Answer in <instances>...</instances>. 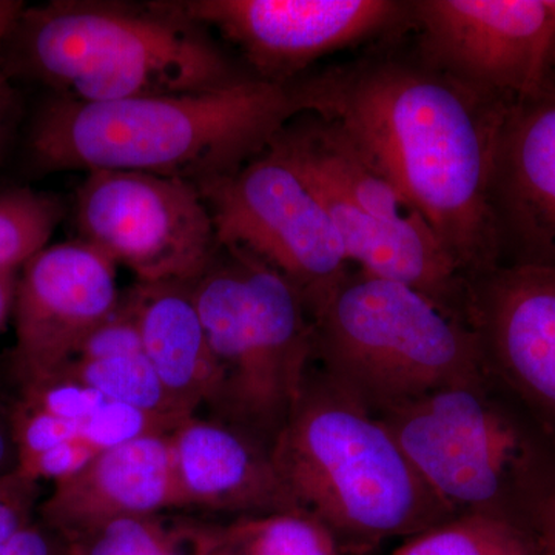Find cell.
Here are the masks:
<instances>
[{"mask_svg": "<svg viewBox=\"0 0 555 555\" xmlns=\"http://www.w3.org/2000/svg\"><path fill=\"white\" fill-rule=\"evenodd\" d=\"M401 38L306 73L292 90L299 112L334 120L352 139L473 280L502 257L491 178L511 104L449 78Z\"/></svg>", "mask_w": 555, "mask_h": 555, "instance_id": "6da1fadb", "label": "cell"}, {"mask_svg": "<svg viewBox=\"0 0 555 555\" xmlns=\"http://www.w3.org/2000/svg\"><path fill=\"white\" fill-rule=\"evenodd\" d=\"M291 82L247 79L224 89L109 102L50 94L27 147L42 171H138L199 184L235 173L299 115Z\"/></svg>", "mask_w": 555, "mask_h": 555, "instance_id": "7a4b0ae2", "label": "cell"}, {"mask_svg": "<svg viewBox=\"0 0 555 555\" xmlns=\"http://www.w3.org/2000/svg\"><path fill=\"white\" fill-rule=\"evenodd\" d=\"M0 61L11 79L35 80L78 102L201 93L255 78L170 0L25 5Z\"/></svg>", "mask_w": 555, "mask_h": 555, "instance_id": "3957f363", "label": "cell"}, {"mask_svg": "<svg viewBox=\"0 0 555 555\" xmlns=\"http://www.w3.org/2000/svg\"><path fill=\"white\" fill-rule=\"evenodd\" d=\"M270 454L294 506L326 526L343 554L454 517L389 427L323 374L306 378Z\"/></svg>", "mask_w": 555, "mask_h": 555, "instance_id": "277c9868", "label": "cell"}, {"mask_svg": "<svg viewBox=\"0 0 555 555\" xmlns=\"http://www.w3.org/2000/svg\"><path fill=\"white\" fill-rule=\"evenodd\" d=\"M312 321L321 374L377 416L489 372L465 318L418 288L358 269Z\"/></svg>", "mask_w": 555, "mask_h": 555, "instance_id": "5b68a950", "label": "cell"}, {"mask_svg": "<svg viewBox=\"0 0 555 555\" xmlns=\"http://www.w3.org/2000/svg\"><path fill=\"white\" fill-rule=\"evenodd\" d=\"M215 366L211 416L272 447L313 358V321L297 287L236 248L192 283Z\"/></svg>", "mask_w": 555, "mask_h": 555, "instance_id": "8992f818", "label": "cell"}, {"mask_svg": "<svg viewBox=\"0 0 555 555\" xmlns=\"http://www.w3.org/2000/svg\"><path fill=\"white\" fill-rule=\"evenodd\" d=\"M491 372L434 390L378 416L423 480L454 513L529 524L554 480L531 430Z\"/></svg>", "mask_w": 555, "mask_h": 555, "instance_id": "52a82bcc", "label": "cell"}, {"mask_svg": "<svg viewBox=\"0 0 555 555\" xmlns=\"http://www.w3.org/2000/svg\"><path fill=\"white\" fill-rule=\"evenodd\" d=\"M269 145L302 175L326 208L350 266L418 288L466 318L469 278L334 120L299 113Z\"/></svg>", "mask_w": 555, "mask_h": 555, "instance_id": "ba28073f", "label": "cell"}, {"mask_svg": "<svg viewBox=\"0 0 555 555\" xmlns=\"http://www.w3.org/2000/svg\"><path fill=\"white\" fill-rule=\"evenodd\" d=\"M218 244L246 251L298 288L310 315L350 272L334 222L306 179L269 147L235 173L196 184Z\"/></svg>", "mask_w": 555, "mask_h": 555, "instance_id": "9c48e42d", "label": "cell"}, {"mask_svg": "<svg viewBox=\"0 0 555 555\" xmlns=\"http://www.w3.org/2000/svg\"><path fill=\"white\" fill-rule=\"evenodd\" d=\"M76 224L138 283H193L219 250L206 203L185 179L90 171L76 190Z\"/></svg>", "mask_w": 555, "mask_h": 555, "instance_id": "30bf717a", "label": "cell"}, {"mask_svg": "<svg viewBox=\"0 0 555 555\" xmlns=\"http://www.w3.org/2000/svg\"><path fill=\"white\" fill-rule=\"evenodd\" d=\"M420 56L477 93L518 104L555 79V0H414Z\"/></svg>", "mask_w": 555, "mask_h": 555, "instance_id": "8fae6325", "label": "cell"}, {"mask_svg": "<svg viewBox=\"0 0 555 555\" xmlns=\"http://www.w3.org/2000/svg\"><path fill=\"white\" fill-rule=\"evenodd\" d=\"M171 7L235 47L255 78L287 83L318 61L411 31L393 0H177Z\"/></svg>", "mask_w": 555, "mask_h": 555, "instance_id": "7c38bea8", "label": "cell"}, {"mask_svg": "<svg viewBox=\"0 0 555 555\" xmlns=\"http://www.w3.org/2000/svg\"><path fill=\"white\" fill-rule=\"evenodd\" d=\"M118 266L82 240L49 244L28 259L14 298V366L22 385L56 374L118 308Z\"/></svg>", "mask_w": 555, "mask_h": 555, "instance_id": "4fadbf2b", "label": "cell"}, {"mask_svg": "<svg viewBox=\"0 0 555 555\" xmlns=\"http://www.w3.org/2000/svg\"><path fill=\"white\" fill-rule=\"evenodd\" d=\"M466 320L492 377L555 429V266H499L473 278Z\"/></svg>", "mask_w": 555, "mask_h": 555, "instance_id": "5bb4252c", "label": "cell"}, {"mask_svg": "<svg viewBox=\"0 0 555 555\" xmlns=\"http://www.w3.org/2000/svg\"><path fill=\"white\" fill-rule=\"evenodd\" d=\"M491 208L500 255L555 266V79L511 105L496 142Z\"/></svg>", "mask_w": 555, "mask_h": 555, "instance_id": "9a60e30c", "label": "cell"}, {"mask_svg": "<svg viewBox=\"0 0 555 555\" xmlns=\"http://www.w3.org/2000/svg\"><path fill=\"white\" fill-rule=\"evenodd\" d=\"M178 509L250 514L298 511L273 466L270 447L221 420L185 416L170 433Z\"/></svg>", "mask_w": 555, "mask_h": 555, "instance_id": "2e32d148", "label": "cell"}, {"mask_svg": "<svg viewBox=\"0 0 555 555\" xmlns=\"http://www.w3.org/2000/svg\"><path fill=\"white\" fill-rule=\"evenodd\" d=\"M178 509L170 433L105 449L78 474L53 485L40 521L67 540L118 518Z\"/></svg>", "mask_w": 555, "mask_h": 555, "instance_id": "e0dca14e", "label": "cell"}, {"mask_svg": "<svg viewBox=\"0 0 555 555\" xmlns=\"http://www.w3.org/2000/svg\"><path fill=\"white\" fill-rule=\"evenodd\" d=\"M129 295L137 312L142 352L179 414L208 406L215 366L192 283H137Z\"/></svg>", "mask_w": 555, "mask_h": 555, "instance_id": "ac0fdd59", "label": "cell"}, {"mask_svg": "<svg viewBox=\"0 0 555 555\" xmlns=\"http://www.w3.org/2000/svg\"><path fill=\"white\" fill-rule=\"evenodd\" d=\"M215 525L166 513L118 518L68 540L73 555H207Z\"/></svg>", "mask_w": 555, "mask_h": 555, "instance_id": "d6986e66", "label": "cell"}, {"mask_svg": "<svg viewBox=\"0 0 555 555\" xmlns=\"http://www.w3.org/2000/svg\"><path fill=\"white\" fill-rule=\"evenodd\" d=\"M207 555H343L334 534L302 511H273L215 525Z\"/></svg>", "mask_w": 555, "mask_h": 555, "instance_id": "ffe728a7", "label": "cell"}, {"mask_svg": "<svg viewBox=\"0 0 555 555\" xmlns=\"http://www.w3.org/2000/svg\"><path fill=\"white\" fill-rule=\"evenodd\" d=\"M392 555H539L525 526L486 513L459 514L409 537Z\"/></svg>", "mask_w": 555, "mask_h": 555, "instance_id": "44dd1931", "label": "cell"}, {"mask_svg": "<svg viewBox=\"0 0 555 555\" xmlns=\"http://www.w3.org/2000/svg\"><path fill=\"white\" fill-rule=\"evenodd\" d=\"M56 374L98 390L113 403L127 404L150 414L185 418L175 409L166 387L144 353L105 360L69 361Z\"/></svg>", "mask_w": 555, "mask_h": 555, "instance_id": "7402d4cb", "label": "cell"}, {"mask_svg": "<svg viewBox=\"0 0 555 555\" xmlns=\"http://www.w3.org/2000/svg\"><path fill=\"white\" fill-rule=\"evenodd\" d=\"M65 215L57 195L30 188L0 190V269L21 270L49 246Z\"/></svg>", "mask_w": 555, "mask_h": 555, "instance_id": "603a6c76", "label": "cell"}, {"mask_svg": "<svg viewBox=\"0 0 555 555\" xmlns=\"http://www.w3.org/2000/svg\"><path fill=\"white\" fill-rule=\"evenodd\" d=\"M184 418L150 414L127 404L105 401L89 418L83 420L80 440L96 451L120 447L137 438L153 434H169Z\"/></svg>", "mask_w": 555, "mask_h": 555, "instance_id": "cb8c5ba5", "label": "cell"}, {"mask_svg": "<svg viewBox=\"0 0 555 555\" xmlns=\"http://www.w3.org/2000/svg\"><path fill=\"white\" fill-rule=\"evenodd\" d=\"M105 401H108L107 398L98 390L76 379L54 374L22 385L20 404L68 422L82 423Z\"/></svg>", "mask_w": 555, "mask_h": 555, "instance_id": "d4e9b609", "label": "cell"}, {"mask_svg": "<svg viewBox=\"0 0 555 555\" xmlns=\"http://www.w3.org/2000/svg\"><path fill=\"white\" fill-rule=\"evenodd\" d=\"M134 353L144 352H142L137 312L127 292L120 298L115 312L87 335L78 352L69 361L105 360V358L134 356Z\"/></svg>", "mask_w": 555, "mask_h": 555, "instance_id": "484cf974", "label": "cell"}, {"mask_svg": "<svg viewBox=\"0 0 555 555\" xmlns=\"http://www.w3.org/2000/svg\"><path fill=\"white\" fill-rule=\"evenodd\" d=\"M98 454L100 451L80 438H75L43 452L24 465L16 466L14 470L31 483L50 480L54 485L78 474Z\"/></svg>", "mask_w": 555, "mask_h": 555, "instance_id": "4316f807", "label": "cell"}, {"mask_svg": "<svg viewBox=\"0 0 555 555\" xmlns=\"http://www.w3.org/2000/svg\"><path fill=\"white\" fill-rule=\"evenodd\" d=\"M0 555H73V547L64 535L39 520L0 543Z\"/></svg>", "mask_w": 555, "mask_h": 555, "instance_id": "83f0119b", "label": "cell"}, {"mask_svg": "<svg viewBox=\"0 0 555 555\" xmlns=\"http://www.w3.org/2000/svg\"><path fill=\"white\" fill-rule=\"evenodd\" d=\"M539 555H555V485L534 511L529 524Z\"/></svg>", "mask_w": 555, "mask_h": 555, "instance_id": "f1b7e54d", "label": "cell"}, {"mask_svg": "<svg viewBox=\"0 0 555 555\" xmlns=\"http://www.w3.org/2000/svg\"><path fill=\"white\" fill-rule=\"evenodd\" d=\"M13 82L14 80L7 75L0 61V153L5 149L7 142L16 129L21 115L20 94Z\"/></svg>", "mask_w": 555, "mask_h": 555, "instance_id": "f546056e", "label": "cell"}, {"mask_svg": "<svg viewBox=\"0 0 555 555\" xmlns=\"http://www.w3.org/2000/svg\"><path fill=\"white\" fill-rule=\"evenodd\" d=\"M17 276L20 270L0 269V332L5 328L10 317H13Z\"/></svg>", "mask_w": 555, "mask_h": 555, "instance_id": "4dcf8cb0", "label": "cell"}, {"mask_svg": "<svg viewBox=\"0 0 555 555\" xmlns=\"http://www.w3.org/2000/svg\"><path fill=\"white\" fill-rule=\"evenodd\" d=\"M24 7L25 3L17 2V0H0V53H2L7 36Z\"/></svg>", "mask_w": 555, "mask_h": 555, "instance_id": "1f68e13d", "label": "cell"}, {"mask_svg": "<svg viewBox=\"0 0 555 555\" xmlns=\"http://www.w3.org/2000/svg\"><path fill=\"white\" fill-rule=\"evenodd\" d=\"M5 454H7L5 437H3L2 430H0V463H2L3 459H5Z\"/></svg>", "mask_w": 555, "mask_h": 555, "instance_id": "d6a6232c", "label": "cell"}]
</instances>
